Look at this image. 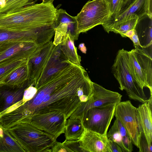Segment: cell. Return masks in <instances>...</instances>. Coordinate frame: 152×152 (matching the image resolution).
Masks as SVG:
<instances>
[{
    "label": "cell",
    "instance_id": "cell-1",
    "mask_svg": "<svg viewBox=\"0 0 152 152\" xmlns=\"http://www.w3.org/2000/svg\"><path fill=\"white\" fill-rule=\"evenodd\" d=\"M93 82L81 65L69 61L43 83L29 86V100L3 115L11 127L26 122L33 115L54 111L64 113L66 119L92 95Z\"/></svg>",
    "mask_w": 152,
    "mask_h": 152
},
{
    "label": "cell",
    "instance_id": "cell-2",
    "mask_svg": "<svg viewBox=\"0 0 152 152\" xmlns=\"http://www.w3.org/2000/svg\"><path fill=\"white\" fill-rule=\"evenodd\" d=\"M57 9L53 3L34 4L9 14H0V28L31 32L45 43L55 34Z\"/></svg>",
    "mask_w": 152,
    "mask_h": 152
},
{
    "label": "cell",
    "instance_id": "cell-3",
    "mask_svg": "<svg viewBox=\"0 0 152 152\" xmlns=\"http://www.w3.org/2000/svg\"><path fill=\"white\" fill-rule=\"evenodd\" d=\"M7 130L25 152H51L56 141L54 136L29 123H20Z\"/></svg>",
    "mask_w": 152,
    "mask_h": 152
},
{
    "label": "cell",
    "instance_id": "cell-4",
    "mask_svg": "<svg viewBox=\"0 0 152 152\" xmlns=\"http://www.w3.org/2000/svg\"><path fill=\"white\" fill-rule=\"evenodd\" d=\"M112 71L119 83L120 89L124 90L130 99L142 103L148 100L143 88L137 80L130 67L128 51L122 49L118 51L112 67Z\"/></svg>",
    "mask_w": 152,
    "mask_h": 152
},
{
    "label": "cell",
    "instance_id": "cell-5",
    "mask_svg": "<svg viewBox=\"0 0 152 152\" xmlns=\"http://www.w3.org/2000/svg\"><path fill=\"white\" fill-rule=\"evenodd\" d=\"M109 15L108 6L104 0H89L75 16L79 34L102 25Z\"/></svg>",
    "mask_w": 152,
    "mask_h": 152
},
{
    "label": "cell",
    "instance_id": "cell-6",
    "mask_svg": "<svg viewBox=\"0 0 152 152\" xmlns=\"http://www.w3.org/2000/svg\"><path fill=\"white\" fill-rule=\"evenodd\" d=\"M128 61L136 78L144 88L150 90L152 95V59L147 51L141 47L128 51Z\"/></svg>",
    "mask_w": 152,
    "mask_h": 152
},
{
    "label": "cell",
    "instance_id": "cell-7",
    "mask_svg": "<svg viewBox=\"0 0 152 152\" xmlns=\"http://www.w3.org/2000/svg\"><path fill=\"white\" fill-rule=\"evenodd\" d=\"M117 104L93 107L84 112L80 117L84 128L101 135H106L114 116Z\"/></svg>",
    "mask_w": 152,
    "mask_h": 152
},
{
    "label": "cell",
    "instance_id": "cell-8",
    "mask_svg": "<svg viewBox=\"0 0 152 152\" xmlns=\"http://www.w3.org/2000/svg\"><path fill=\"white\" fill-rule=\"evenodd\" d=\"M114 116L126 130L133 144L138 148L140 132L137 108L129 100L121 101L116 105Z\"/></svg>",
    "mask_w": 152,
    "mask_h": 152
},
{
    "label": "cell",
    "instance_id": "cell-9",
    "mask_svg": "<svg viewBox=\"0 0 152 152\" xmlns=\"http://www.w3.org/2000/svg\"><path fill=\"white\" fill-rule=\"evenodd\" d=\"M66 120L64 113L54 111L34 115L26 122L30 123L57 138L64 133Z\"/></svg>",
    "mask_w": 152,
    "mask_h": 152
},
{
    "label": "cell",
    "instance_id": "cell-10",
    "mask_svg": "<svg viewBox=\"0 0 152 152\" xmlns=\"http://www.w3.org/2000/svg\"><path fill=\"white\" fill-rule=\"evenodd\" d=\"M92 84L91 97L87 101L82 103L71 115L80 117L84 112L90 108L117 104L121 101L122 95L118 93L107 89L93 82Z\"/></svg>",
    "mask_w": 152,
    "mask_h": 152
},
{
    "label": "cell",
    "instance_id": "cell-11",
    "mask_svg": "<svg viewBox=\"0 0 152 152\" xmlns=\"http://www.w3.org/2000/svg\"><path fill=\"white\" fill-rule=\"evenodd\" d=\"M54 45L52 41L37 47L27 59L28 78L31 85L36 83L41 76L52 54Z\"/></svg>",
    "mask_w": 152,
    "mask_h": 152
},
{
    "label": "cell",
    "instance_id": "cell-12",
    "mask_svg": "<svg viewBox=\"0 0 152 152\" xmlns=\"http://www.w3.org/2000/svg\"><path fill=\"white\" fill-rule=\"evenodd\" d=\"M37 45L30 42H5L0 43V66L19 59H28Z\"/></svg>",
    "mask_w": 152,
    "mask_h": 152
},
{
    "label": "cell",
    "instance_id": "cell-13",
    "mask_svg": "<svg viewBox=\"0 0 152 152\" xmlns=\"http://www.w3.org/2000/svg\"><path fill=\"white\" fill-rule=\"evenodd\" d=\"M30 85L29 79L19 85L0 84V114L23 103L25 91Z\"/></svg>",
    "mask_w": 152,
    "mask_h": 152
},
{
    "label": "cell",
    "instance_id": "cell-14",
    "mask_svg": "<svg viewBox=\"0 0 152 152\" xmlns=\"http://www.w3.org/2000/svg\"><path fill=\"white\" fill-rule=\"evenodd\" d=\"M55 30L53 43L56 46L61 43L66 34H69L74 40L78 39L79 35L75 16H71L62 9L56 10Z\"/></svg>",
    "mask_w": 152,
    "mask_h": 152
},
{
    "label": "cell",
    "instance_id": "cell-15",
    "mask_svg": "<svg viewBox=\"0 0 152 152\" xmlns=\"http://www.w3.org/2000/svg\"><path fill=\"white\" fill-rule=\"evenodd\" d=\"M78 140L82 152H110L106 135L84 128L82 136Z\"/></svg>",
    "mask_w": 152,
    "mask_h": 152
},
{
    "label": "cell",
    "instance_id": "cell-16",
    "mask_svg": "<svg viewBox=\"0 0 152 152\" xmlns=\"http://www.w3.org/2000/svg\"><path fill=\"white\" fill-rule=\"evenodd\" d=\"M69 61L61 51V44L54 45L50 57L41 76L36 83L32 85L35 86L43 83L66 65Z\"/></svg>",
    "mask_w": 152,
    "mask_h": 152
},
{
    "label": "cell",
    "instance_id": "cell-17",
    "mask_svg": "<svg viewBox=\"0 0 152 152\" xmlns=\"http://www.w3.org/2000/svg\"><path fill=\"white\" fill-rule=\"evenodd\" d=\"M152 96L137 108L140 133H142L149 146L152 148Z\"/></svg>",
    "mask_w": 152,
    "mask_h": 152
},
{
    "label": "cell",
    "instance_id": "cell-18",
    "mask_svg": "<svg viewBox=\"0 0 152 152\" xmlns=\"http://www.w3.org/2000/svg\"><path fill=\"white\" fill-rule=\"evenodd\" d=\"M106 136L108 140L117 143L125 152L133 151V144L126 129L119 121L116 118Z\"/></svg>",
    "mask_w": 152,
    "mask_h": 152
},
{
    "label": "cell",
    "instance_id": "cell-19",
    "mask_svg": "<svg viewBox=\"0 0 152 152\" xmlns=\"http://www.w3.org/2000/svg\"><path fill=\"white\" fill-rule=\"evenodd\" d=\"M9 42H33L35 43L38 47L45 43L40 37L32 32L0 28V43Z\"/></svg>",
    "mask_w": 152,
    "mask_h": 152
},
{
    "label": "cell",
    "instance_id": "cell-20",
    "mask_svg": "<svg viewBox=\"0 0 152 152\" xmlns=\"http://www.w3.org/2000/svg\"><path fill=\"white\" fill-rule=\"evenodd\" d=\"M134 29L142 48L152 45V15H145L139 18Z\"/></svg>",
    "mask_w": 152,
    "mask_h": 152
},
{
    "label": "cell",
    "instance_id": "cell-21",
    "mask_svg": "<svg viewBox=\"0 0 152 152\" xmlns=\"http://www.w3.org/2000/svg\"><path fill=\"white\" fill-rule=\"evenodd\" d=\"M132 14L137 15L139 18L145 15H152V0H136L126 10L120 14L110 23L104 28L106 31L113 23L125 17Z\"/></svg>",
    "mask_w": 152,
    "mask_h": 152
},
{
    "label": "cell",
    "instance_id": "cell-22",
    "mask_svg": "<svg viewBox=\"0 0 152 152\" xmlns=\"http://www.w3.org/2000/svg\"><path fill=\"white\" fill-rule=\"evenodd\" d=\"M84 130L81 117L71 115L66 120L65 128L66 140L79 139Z\"/></svg>",
    "mask_w": 152,
    "mask_h": 152
},
{
    "label": "cell",
    "instance_id": "cell-23",
    "mask_svg": "<svg viewBox=\"0 0 152 152\" xmlns=\"http://www.w3.org/2000/svg\"><path fill=\"white\" fill-rule=\"evenodd\" d=\"M139 18L135 14L127 15L120 20L112 25L106 32L110 31L119 34L123 37H126V33L129 30L134 29L137 23Z\"/></svg>",
    "mask_w": 152,
    "mask_h": 152
},
{
    "label": "cell",
    "instance_id": "cell-24",
    "mask_svg": "<svg viewBox=\"0 0 152 152\" xmlns=\"http://www.w3.org/2000/svg\"><path fill=\"white\" fill-rule=\"evenodd\" d=\"M0 152H25L8 131L0 125Z\"/></svg>",
    "mask_w": 152,
    "mask_h": 152
},
{
    "label": "cell",
    "instance_id": "cell-25",
    "mask_svg": "<svg viewBox=\"0 0 152 152\" xmlns=\"http://www.w3.org/2000/svg\"><path fill=\"white\" fill-rule=\"evenodd\" d=\"M74 40L68 34L64 35L61 43V49L64 55L72 63L80 65L81 57L77 53V48L74 45Z\"/></svg>",
    "mask_w": 152,
    "mask_h": 152
},
{
    "label": "cell",
    "instance_id": "cell-26",
    "mask_svg": "<svg viewBox=\"0 0 152 152\" xmlns=\"http://www.w3.org/2000/svg\"><path fill=\"white\" fill-rule=\"evenodd\" d=\"M28 79L26 62L13 71L5 80L3 83L10 85H19L23 83Z\"/></svg>",
    "mask_w": 152,
    "mask_h": 152
},
{
    "label": "cell",
    "instance_id": "cell-27",
    "mask_svg": "<svg viewBox=\"0 0 152 152\" xmlns=\"http://www.w3.org/2000/svg\"><path fill=\"white\" fill-rule=\"evenodd\" d=\"M35 4L33 0H6L4 5L0 8V14L14 12L27 6Z\"/></svg>",
    "mask_w": 152,
    "mask_h": 152
},
{
    "label": "cell",
    "instance_id": "cell-28",
    "mask_svg": "<svg viewBox=\"0 0 152 152\" xmlns=\"http://www.w3.org/2000/svg\"><path fill=\"white\" fill-rule=\"evenodd\" d=\"M27 59H22L0 66V84L3 83L5 80L15 69L26 63Z\"/></svg>",
    "mask_w": 152,
    "mask_h": 152
},
{
    "label": "cell",
    "instance_id": "cell-29",
    "mask_svg": "<svg viewBox=\"0 0 152 152\" xmlns=\"http://www.w3.org/2000/svg\"><path fill=\"white\" fill-rule=\"evenodd\" d=\"M108 8L110 15L106 21L102 25L104 26L112 22L118 15L120 11L123 0H104Z\"/></svg>",
    "mask_w": 152,
    "mask_h": 152
},
{
    "label": "cell",
    "instance_id": "cell-30",
    "mask_svg": "<svg viewBox=\"0 0 152 152\" xmlns=\"http://www.w3.org/2000/svg\"><path fill=\"white\" fill-rule=\"evenodd\" d=\"M138 143L139 152H152V148L149 146L144 135L142 132L140 133Z\"/></svg>",
    "mask_w": 152,
    "mask_h": 152
},
{
    "label": "cell",
    "instance_id": "cell-31",
    "mask_svg": "<svg viewBox=\"0 0 152 152\" xmlns=\"http://www.w3.org/2000/svg\"><path fill=\"white\" fill-rule=\"evenodd\" d=\"M71 152V151L65 142H56L51 148V152Z\"/></svg>",
    "mask_w": 152,
    "mask_h": 152
},
{
    "label": "cell",
    "instance_id": "cell-32",
    "mask_svg": "<svg viewBox=\"0 0 152 152\" xmlns=\"http://www.w3.org/2000/svg\"><path fill=\"white\" fill-rule=\"evenodd\" d=\"M110 152H125L122 148L115 142L108 139Z\"/></svg>",
    "mask_w": 152,
    "mask_h": 152
},
{
    "label": "cell",
    "instance_id": "cell-33",
    "mask_svg": "<svg viewBox=\"0 0 152 152\" xmlns=\"http://www.w3.org/2000/svg\"><path fill=\"white\" fill-rule=\"evenodd\" d=\"M135 0H123L122 7L118 17L120 14L128 9Z\"/></svg>",
    "mask_w": 152,
    "mask_h": 152
},
{
    "label": "cell",
    "instance_id": "cell-34",
    "mask_svg": "<svg viewBox=\"0 0 152 152\" xmlns=\"http://www.w3.org/2000/svg\"><path fill=\"white\" fill-rule=\"evenodd\" d=\"M129 38L132 41L134 46L135 48L139 47L141 48L140 43L138 37L135 30L134 34Z\"/></svg>",
    "mask_w": 152,
    "mask_h": 152
},
{
    "label": "cell",
    "instance_id": "cell-35",
    "mask_svg": "<svg viewBox=\"0 0 152 152\" xmlns=\"http://www.w3.org/2000/svg\"><path fill=\"white\" fill-rule=\"evenodd\" d=\"M78 48L83 53L85 54L86 53L87 49L84 43H80L79 45Z\"/></svg>",
    "mask_w": 152,
    "mask_h": 152
},
{
    "label": "cell",
    "instance_id": "cell-36",
    "mask_svg": "<svg viewBox=\"0 0 152 152\" xmlns=\"http://www.w3.org/2000/svg\"><path fill=\"white\" fill-rule=\"evenodd\" d=\"M135 29H132L127 31L125 34V35L126 37H128L130 38L134 34L135 31Z\"/></svg>",
    "mask_w": 152,
    "mask_h": 152
},
{
    "label": "cell",
    "instance_id": "cell-37",
    "mask_svg": "<svg viewBox=\"0 0 152 152\" xmlns=\"http://www.w3.org/2000/svg\"><path fill=\"white\" fill-rule=\"evenodd\" d=\"M54 0H42V2L44 3L51 2L53 3Z\"/></svg>",
    "mask_w": 152,
    "mask_h": 152
}]
</instances>
